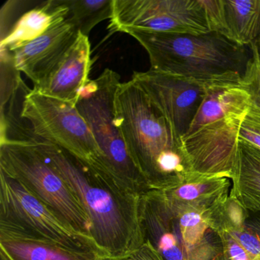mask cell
<instances>
[{"instance_id": "obj_10", "label": "cell", "mask_w": 260, "mask_h": 260, "mask_svg": "<svg viewBox=\"0 0 260 260\" xmlns=\"http://www.w3.org/2000/svg\"><path fill=\"white\" fill-rule=\"evenodd\" d=\"M132 80L144 91L181 141L212 86L152 69L134 72Z\"/></svg>"}, {"instance_id": "obj_15", "label": "cell", "mask_w": 260, "mask_h": 260, "mask_svg": "<svg viewBox=\"0 0 260 260\" xmlns=\"http://www.w3.org/2000/svg\"><path fill=\"white\" fill-rule=\"evenodd\" d=\"M230 196L247 211H260V149L237 141Z\"/></svg>"}, {"instance_id": "obj_22", "label": "cell", "mask_w": 260, "mask_h": 260, "mask_svg": "<svg viewBox=\"0 0 260 260\" xmlns=\"http://www.w3.org/2000/svg\"><path fill=\"white\" fill-rule=\"evenodd\" d=\"M220 231H225L229 234L237 243H240V246L247 252L252 260L260 256L259 240L256 235L246 226L240 229H230Z\"/></svg>"}, {"instance_id": "obj_13", "label": "cell", "mask_w": 260, "mask_h": 260, "mask_svg": "<svg viewBox=\"0 0 260 260\" xmlns=\"http://www.w3.org/2000/svg\"><path fill=\"white\" fill-rule=\"evenodd\" d=\"M231 186L226 177H196L175 188L155 191L174 212L205 214L228 199Z\"/></svg>"}, {"instance_id": "obj_21", "label": "cell", "mask_w": 260, "mask_h": 260, "mask_svg": "<svg viewBox=\"0 0 260 260\" xmlns=\"http://www.w3.org/2000/svg\"><path fill=\"white\" fill-rule=\"evenodd\" d=\"M237 141H243L260 149V115L249 110L239 127Z\"/></svg>"}, {"instance_id": "obj_2", "label": "cell", "mask_w": 260, "mask_h": 260, "mask_svg": "<svg viewBox=\"0 0 260 260\" xmlns=\"http://www.w3.org/2000/svg\"><path fill=\"white\" fill-rule=\"evenodd\" d=\"M115 121L150 191L170 189L197 177L182 141L132 80L118 86Z\"/></svg>"}, {"instance_id": "obj_11", "label": "cell", "mask_w": 260, "mask_h": 260, "mask_svg": "<svg viewBox=\"0 0 260 260\" xmlns=\"http://www.w3.org/2000/svg\"><path fill=\"white\" fill-rule=\"evenodd\" d=\"M77 27L66 20L13 51L15 66L39 87L77 40Z\"/></svg>"}, {"instance_id": "obj_5", "label": "cell", "mask_w": 260, "mask_h": 260, "mask_svg": "<svg viewBox=\"0 0 260 260\" xmlns=\"http://www.w3.org/2000/svg\"><path fill=\"white\" fill-rule=\"evenodd\" d=\"M205 214L174 212L156 191H149L140 202L143 238L165 260H220L221 240L210 228Z\"/></svg>"}, {"instance_id": "obj_18", "label": "cell", "mask_w": 260, "mask_h": 260, "mask_svg": "<svg viewBox=\"0 0 260 260\" xmlns=\"http://www.w3.org/2000/svg\"><path fill=\"white\" fill-rule=\"evenodd\" d=\"M69 9L67 20L72 22L80 34L89 37L98 24L112 17L113 0H64Z\"/></svg>"}, {"instance_id": "obj_1", "label": "cell", "mask_w": 260, "mask_h": 260, "mask_svg": "<svg viewBox=\"0 0 260 260\" xmlns=\"http://www.w3.org/2000/svg\"><path fill=\"white\" fill-rule=\"evenodd\" d=\"M28 141L78 198L92 223L99 256H125L144 243L140 225L141 196L54 144L34 135Z\"/></svg>"}, {"instance_id": "obj_23", "label": "cell", "mask_w": 260, "mask_h": 260, "mask_svg": "<svg viewBox=\"0 0 260 260\" xmlns=\"http://www.w3.org/2000/svg\"><path fill=\"white\" fill-rule=\"evenodd\" d=\"M132 254L136 260H165L162 255L147 241H144Z\"/></svg>"}, {"instance_id": "obj_3", "label": "cell", "mask_w": 260, "mask_h": 260, "mask_svg": "<svg viewBox=\"0 0 260 260\" xmlns=\"http://www.w3.org/2000/svg\"><path fill=\"white\" fill-rule=\"evenodd\" d=\"M147 51L153 71L206 84L241 85L249 50L219 33L188 35L127 29Z\"/></svg>"}, {"instance_id": "obj_4", "label": "cell", "mask_w": 260, "mask_h": 260, "mask_svg": "<svg viewBox=\"0 0 260 260\" xmlns=\"http://www.w3.org/2000/svg\"><path fill=\"white\" fill-rule=\"evenodd\" d=\"M118 73L106 69L89 80L80 92L76 107L89 125L102 153V173L121 186L142 196L150 188L132 160L115 121V94L121 84Z\"/></svg>"}, {"instance_id": "obj_16", "label": "cell", "mask_w": 260, "mask_h": 260, "mask_svg": "<svg viewBox=\"0 0 260 260\" xmlns=\"http://www.w3.org/2000/svg\"><path fill=\"white\" fill-rule=\"evenodd\" d=\"M0 256L6 260H97L47 240L0 232Z\"/></svg>"}, {"instance_id": "obj_17", "label": "cell", "mask_w": 260, "mask_h": 260, "mask_svg": "<svg viewBox=\"0 0 260 260\" xmlns=\"http://www.w3.org/2000/svg\"><path fill=\"white\" fill-rule=\"evenodd\" d=\"M228 39L247 47L260 36V0H223Z\"/></svg>"}, {"instance_id": "obj_19", "label": "cell", "mask_w": 260, "mask_h": 260, "mask_svg": "<svg viewBox=\"0 0 260 260\" xmlns=\"http://www.w3.org/2000/svg\"><path fill=\"white\" fill-rule=\"evenodd\" d=\"M247 47L249 57L241 85L250 95L249 111L260 115V36Z\"/></svg>"}, {"instance_id": "obj_25", "label": "cell", "mask_w": 260, "mask_h": 260, "mask_svg": "<svg viewBox=\"0 0 260 260\" xmlns=\"http://www.w3.org/2000/svg\"><path fill=\"white\" fill-rule=\"evenodd\" d=\"M97 260H136L134 257L133 254L125 255L122 257H103L99 256Z\"/></svg>"}, {"instance_id": "obj_27", "label": "cell", "mask_w": 260, "mask_h": 260, "mask_svg": "<svg viewBox=\"0 0 260 260\" xmlns=\"http://www.w3.org/2000/svg\"><path fill=\"white\" fill-rule=\"evenodd\" d=\"M0 258H1V260H6L5 258H4V257L0 256Z\"/></svg>"}, {"instance_id": "obj_6", "label": "cell", "mask_w": 260, "mask_h": 260, "mask_svg": "<svg viewBox=\"0 0 260 260\" xmlns=\"http://www.w3.org/2000/svg\"><path fill=\"white\" fill-rule=\"evenodd\" d=\"M0 170L19 181L76 231L93 240L92 223L78 198L31 141H0Z\"/></svg>"}, {"instance_id": "obj_12", "label": "cell", "mask_w": 260, "mask_h": 260, "mask_svg": "<svg viewBox=\"0 0 260 260\" xmlns=\"http://www.w3.org/2000/svg\"><path fill=\"white\" fill-rule=\"evenodd\" d=\"M92 63L89 37L80 33L45 82L33 89L76 106L80 92L89 80Z\"/></svg>"}, {"instance_id": "obj_7", "label": "cell", "mask_w": 260, "mask_h": 260, "mask_svg": "<svg viewBox=\"0 0 260 260\" xmlns=\"http://www.w3.org/2000/svg\"><path fill=\"white\" fill-rule=\"evenodd\" d=\"M0 232L47 240L75 252L99 255L93 240L76 231L1 170Z\"/></svg>"}, {"instance_id": "obj_8", "label": "cell", "mask_w": 260, "mask_h": 260, "mask_svg": "<svg viewBox=\"0 0 260 260\" xmlns=\"http://www.w3.org/2000/svg\"><path fill=\"white\" fill-rule=\"evenodd\" d=\"M20 118L26 135L54 144L102 172L101 150L75 105L31 89L24 99Z\"/></svg>"}, {"instance_id": "obj_9", "label": "cell", "mask_w": 260, "mask_h": 260, "mask_svg": "<svg viewBox=\"0 0 260 260\" xmlns=\"http://www.w3.org/2000/svg\"><path fill=\"white\" fill-rule=\"evenodd\" d=\"M127 29L196 36L210 32L201 0H113L109 35Z\"/></svg>"}, {"instance_id": "obj_20", "label": "cell", "mask_w": 260, "mask_h": 260, "mask_svg": "<svg viewBox=\"0 0 260 260\" xmlns=\"http://www.w3.org/2000/svg\"><path fill=\"white\" fill-rule=\"evenodd\" d=\"M201 3L205 10L210 31L219 33L228 39L223 0H201Z\"/></svg>"}, {"instance_id": "obj_26", "label": "cell", "mask_w": 260, "mask_h": 260, "mask_svg": "<svg viewBox=\"0 0 260 260\" xmlns=\"http://www.w3.org/2000/svg\"><path fill=\"white\" fill-rule=\"evenodd\" d=\"M254 260H260V256L257 257V258H255Z\"/></svg>"}, {"instance_id": "obj_24", "label": "cell", "mask_w": 260, "mask_h": 260, "mask_svg": "<svg viewBox=\"0 0 260 260\" xmlns=\"http://www.w3.org/2000/svg\"><path fill=\"white\" fill-rule=\"evenodd\" d=\"M246 211L245 225L254 233L260 241V211Z\"/></svg>"}, {"instance_id": "obj_14", "label": "cell", "mask_w": 260, "mask_h": 260, "mask_svg": "<svg viewBox=\"0 0 260 260\" xmlns=\"http://www.w3.org/2000/svg\"><path fill=\"white\" fill-rule=\"evenodd\" d=\"M69 9L64 0L39 2L25 11L0 42V48L13 52L67 20Z\"/></svg>"}]
</instances>
